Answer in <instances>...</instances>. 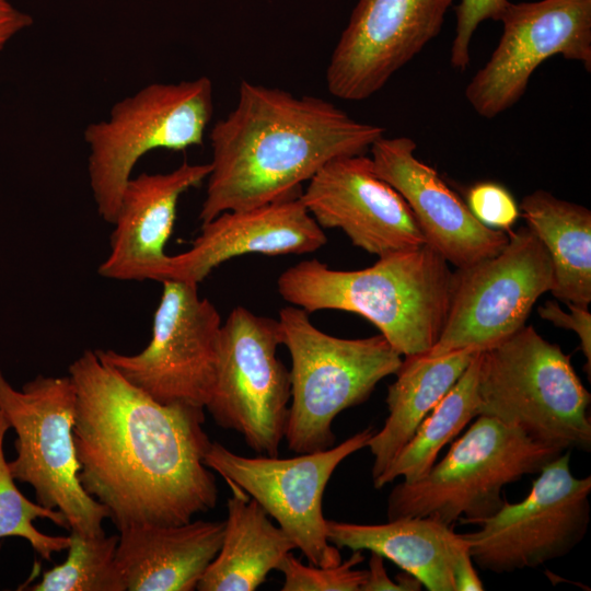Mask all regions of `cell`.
Wrapping results in <instances>:
<instances>
[{
  "mask_svg": "<svg viewBox=\"0 0 591 591\" xmlns=\"http://www.w3.org/2000/svg\"><path fill=\"white\" fill-rule=\"evenodd\" d=\"M477 352L465 348L440 356L422 354L404 357L395 373L396 380L387 389L385 402L389 416L367 445L373 456V479L387 468Z\"/></svg>",
  "mask_w": 591,
  "mask_h": 591,
  "instance_id": "obj_23",
  "label": "cell"
},
{
  "mask_svg": "<svg viewBox=\"0 0 591 591\" xmlns=\"http://www.w3.org/2000/svg\"><path fill=\"white\" fill-rule=\"evenodd\" d=\"M479 415L514 426L560 450H591V395L561 348L523 326L479 351Z\"/></svg>",
  "mask_w": 591,
  "mask_h": 591,
  "instance_id": "obj_4",
  "label": "cell"
},
{
  "mask_svg": "<svg viewBox=\"0 0 591 591\" xmlns=\"http://www.w3.org/2000/svg\"><path fill=\"white\" fill-rule=\"evenodd\" d=\"M278 321L235 306L222 323L212 395L215 422L259 455L278 456L290 404L289 370L277 357Z\"/></svg>",
  "mask_w": 591,
  "mask_h": 591,
  "instance_id": "obj_9",
  "label": "cell"
},
{
  "mask_svg": "<svg viewBox=\"0 0 591 591\" xmlns=\"http://www.w3.org/2000/svg\"><path fill=\"white\" fill-rule=\"evenodd\" d=\"M509 0H461L455 8L456 25L451 46L453 68L465 70L470 63V46L478 25L486 20L499 21Z\"/></svg>",
  "mask_w": 591,
  "mask_h": 591,
  "instance_id": "obj_30",
  "label": "cell"
},
{
  "mask_svg": "<svg viewBox=\"0 0 591 591\" xmlns=\"http://www.w3.org/2000/svg\"><path fill=\"white\" fill-rule=\"evenodd\" d=\"M453 1L358 0L329 58V93L362 101L379 92L438 36Z\"/></svg>",
  "mask_w": 591,
  "mask_h": 591,
  "instance_id": "obj_15",
  "label": "cell"
},
{
  "mask_svg": "<svg viewBox=\"0 0 591 591\" xmlns=\"http://www.w3.org/2000/svg\"><path fill=\"white\" fill-rule=\"evenodd\" d=\"M32 24L30 14L15 8L10 0H0V56L10 40Z\"/></svg>",
  "mask_w": 591,
  "mask_h": 591,
  "instance_id": "obj_33",
  "label": "cell"
},
{
  "mask_svg": "<svg viewBox=\"0 0 591 591\" xmlns=\"http://www.w3.org/2000/svg\"><path fill=\"white\" fill-rule=\"evenodd\" d=\"M520 216L546 248L554 268L552 293L566 303L591 302V211L546 190L523 197Z\"/></svg>",
  "mask_w": 591,
  "mask_h": 591,
  "instance_id": "obj_24",
  "label": "cell"
},
{
  "mask_svg": "<svg viewBox=\"0 0 591 591\" xmlns=\"http://www.w3.org/2000/svg\"><path fill=\"white\" fill-rule=\"evenodd\" d=\"M591 476L577 478L570 451L546 464L519 502L505 501L491 517L461 533L473 563L484 571L513 572L536 568L568 555L587 534Z\"/></svg>",
  "mask_w": 591,
  "mask_h": 591,
  "instance_id": "obj_10",
  "label": "cell"
},
{
  "mask_svg": "<svg viewBox=\"0 0 591 591\" xmlns=\"http://www.w3.org/2000/svg\"><path fill=\"white\" fill-rule=\"evenodd\" d=\"M507 233L497 255L454 271L448 316L427 355L482 351L502 341L525 326L534 303L554 288L551 257L534 232L525 225Z\"/></svg>",
  "mask_w": 591,
  "mask_h": 591,
  "instance_id": "obj_11",
  "label": "cell"
},
{
  "mask_svg": "<svg viewBox=\"0 0 591 591\" xmlns=\"http://www.w3.org/2000/svg\"><path fill=\"white\" fill-rule=\"evenodd\" d=\"M76 387L69 375H37L22 390L0 370V410L16 433V457L9 462L15 480L30 484L36 502L66 518L69 530L85 536L105 534L107 509L81 486L72 438Z\"/></svg>",
  "mask_w": 591,
  "mask_h": 591,
  "instance_id": "obj_8",
  "label": "cell"
},
{
  "mask_svg": "<svg viewBox=\"0 0 591 591\" xmlns=\"http://www.w3.org/2000/svg\"><path fill=\"white\" fill-rule=\"evenodd\" d=\"M327 239L300 196L263 206L224 211L201 223L190 247L169 255L158 280L198 285L221 264L246 254H309Z\"/></svg>",
  "mask_w": 591,
  "mask_h": 591,
  "instance_id": "obj_18",
  "label": "cell"
},
{
  "mask_svg": "<svg viewBox=\"0 0 591 591\" xmlns=\"http://www.w3.org/2000/svg\"><path fill=\"white\" fill-rule=\"evenodd\" d=\"M384 132L324 99L242 80L235 107L209 134L211 170L199 220L300 196L322 166L363 154Z\"/></svg>",
  "mask_w": 591,
  "mask_h": 591,
  "instance_id": "obj_2",
  "label": "cell"
},
{
  "mask_svg": "<svg viewBox=\"0 0 591 591\" xmlns=\"http://www.w3.org/2000/svg\"><path fill=\"white\" fill-rule=\"evenodd\" d=\"M212 114V81L202 76L150 83L116 102L106 119L88 125V175L100 217L112 224L123 190L144 154L201 146Z\"/></svg>",
  "mask_w": 591,
  "mask_h": 591,
  "instance_id": "obj_7",
  "label": "cell"
},
{
  "mask_svg": "<svg viewBox=\"0 0 591 591\" xmlns=\"http://www.w3.org/2000/svg\"><path fill=\"white\" fill-rule=\"evenodd\" d=\"M373 433L372 428H366L337 447L287 459L243 456L211 442L204 462L274 518L309 564L332 567L341 561V556L327 537L324 491L336 467L366 448Z\"/></svg>",
  "mask_w": 591,
  "mask_h": 591,
  "instance_id": "obj_13",
  "label": "cell"
},
{
  "mask_svg": "<svg viewBox=\"0 0 591 591\" xmlns=\"http://www.w3.org/2000/svg\"><path fill=\"white\" fill-rule=\"evenodd\" d=\"M66 560L43 573L33 591H126L116 564L118 534L69 535Z\"/></svg>",
  "mask_w": 591,
  "mask_h": 591,
  "instance_id": "obj_26",
  "label": "cell"
},
{
  "mask_svg": "<svg viewBox=\"0 0 591 591\" xmlns=\"http://www.w3.org/2000/svg\"><path fill=\"white\" fill-rule=\"evenodd\" d=\"M210 170V163L184 162L167 173L131 176L112 222L109 253L99 274L119 281H157L169 256L165 245L173 232L178 199L200 186Z\"/></svg>",
  "mask_w": 591,
  "mask_h": 591,
  "instance_id": "obj_19",
  "label": "cell"
},
{
  "mask_svg": "<svg viewBox=\"0 0 591 591\" xmlns=\"http://www.w3.org/2000/svg\"><path fill=\"white\" fill-rule=\"evenodd\" d=\"M420 589L421 583L407 572L398 576L396 582L392 581L384 568V558L376 553H371L369 569H367L360 591H418Z\"/></svg>",
  "mask_w": 591,
  "mask_h": 591,
  "instance_id": "obj_32",
  "label": "cell"
},
{
  "mask_svg": "<svg viewBox=\"0 0 591 591\" xmlns=\"http://www.w3.org/2000/svg\"><path fill=\"white\" fill-rule=\"evenodd\" d=\"M499 21L498 45L464 92L479 116L495 118L518 103L533 72L553 56L591 70V0L509 1Z\"/></svg>",
  "mask_w": 591,
  "mask_h": 591,
  "instance_id": "obj_14",
  "label": "cell"
},
{
  "mask_svg": "<svg viewBox=\"0 0 591 591\" xmlns=\"http://www.w3.org/2000/svg\"><path fill=\"white\" fill-rule=\"evenodd\" d=\"M9 429L10 425L0 410V538H24L42 558L51 560L53 554L67 551L70 538L47 535L35 528L34 521L48 519L67 530L69 525L60 511L31 501L16 487L4 456V438Z\"/></svg>",
  "mask_w": 591,
  "mask_h": 591,
  "instance_id": "obj_27",
  "label": "cell"
},
{
  "mask_svg": "<svg viewBox=\"0 0 591 591\" xmlns=\"http://www.w3.org/2000/svg\"><path fill=\"white\" fill-rule=\"evenodd\" d=\"M466 205L484 225L509 231L520 217V209L510 192L495 182H479L466 195Z\"/></svg>",
  "mask_w": 591,
  "mask_h": 591,
  "instance_id": "obj_29",
  "label": "cell"
},
{
  "mask_svg": "<svg viewBox=\"0 0 591 591\" xmlns=\"http://www.w3.org/2000/svg\"><path fill=\"white\" fill-rule=\"evenodd\" d=\"M224 522L139 524L119 530L116 564L128 591H193L217 556Z\"/></svg>",
  "mask_w": 591,
  "mask_h": 591,
  "instance_id": "obj_20",
  "label": "cell"
},
{
  "mask_svg": "<svg viewBox=\"0 0 591 591\" xmlns=\"http://www.w3.org/2000/svg\"><path fill=\"white\" fill-rule=\"evenodd\" d=\"M465 541V540H464ZM468 546H464L457 554L453 566L454 591H480L484 584L473 566Z\"/></svg>",
  "mask_w": 591,
  "mask_h": 591,
  "instance_id": "obj_34",
  "label": "cell"
},
{
  "mask_svg": "<svg viewBox=\"0 0 591 591\" xmlns=\"http://www.w3.org/2000/svg\"><path fill=\"white\" fill-rule=\"evenodd\" d=\"M231 489L222 544L197 584L199 591H254L297 548L254 499Z\"/></svg>",
  "mask_w": 591,
  "mask_h": 591,
  "instance_id": "obj_22",
  "label": "cell"
},
{
  "mask_svg": "<svg viewBox=\"0 0 591 591\" xmlns=\"http://www.w3.org/2000/svg\"><path fill=\"white\" fill-rule=\"evenodd\" d=\"M454 271L428 243L378 257L358 270H337L313 258L282 271L280 297L306 313L338 310L361 315L403 357L427 354L444 326Z\"/></svg>",
  "mask_w": 591,
  "mask_h": 591,
  "instance_id": "obj_3",
  "label": "cell"
},
{
  "mask_svg": "<svg viewBox=\"0 0 591 591\" xmlns=\"http://www.w3.org/2000/svg\"><path fill=\"white\" fill-rule=\"evenodd\" d=\"M568 312L553 301L545 302L537 309L538 315L558 327L575 332L580 340V347L587 360L586 371L591 374V313L588 306L567 303Z\"/></svg>",
  "mask_w": 591,
  "mask_h": 591,
  "instance_id": "obj_31",
  "label": "cell"
},
{
  "mask_svg": "<svg viewBox=\"0 0 591 591\" xmlns=\"http://www.w3.org/2000/svg\"><path fill=\"white\" fill-rule=\"evenodd\" d=\"M478 355L422 420L410 440L402 448L373 486L381 489L396 478L405 483L425 476L433 466L441 449L478 416Z\"/></svg>",
  "mask_w": 591,
  "mask_h": 591,
  "instance_id": "obj_25",
  "label": "cell"
},
{
  "mask_svg": "<svg viewBox=\"0 0 591 591\" xmlns=\"http://www.w3.org/2000/svg\"><path fill=\"white\" fill-rule=\"evenodd\" d=\"M406 136L379 138L370 148L375 173L407 202L426 242L457 269L497 255L508 233L484 225L439 176L416 157Z\"/></svg>",
  "mask_w": 591,
  "mask_h": 591,
  "instance_id": "obj_17",
  "label": "cell"
},
{
  "mask_svg": "<svg viewBox=\"0 0 591 591\" xmlns=\"http://www.w3.org/2000/svg\"><path fill=\"white\" fill-rule=\"evenodd\" d=\"M364 559L361 551L336 566L304 565L289 553L279 566L283 575L281 591H360L367 570L355 569Z\"/></svg>",
  "mask_w": 591,
  "mask_h": 591,
  "instance_id": "obj_28",
  "label": "cell"
},
{
  "mask_svg": "<svg viewBox=\"0 0 591 591\" xmlns=\"http://www.w3.org/2000/svg\"><path fill=\"white\" fill-rule=\"evenodd\" d=\"M300 199L322 229H340L355 246L378 257L427 243L407 202L364 154L326 163Z\"/></svg>",
  "mask_w": 591,
  "mask_h": 591,
  "instance_id": "obj_16",
  "label": "cell"
},
{
  "mask_svg": "<svg viewBox=\"0 0 591 591\" xmlns=\"http://www.w3.org/2000/svg\"><path fill=\"white\" fill-rule=\"evenodd\" d=\"M327 537L339 549L381 555L430 591H454V561L466 546L452 526L431 517H405L383 524L327 520Z\"/></svg>",
  "mask_w": 591,
  "mask_h": 591,
  "instance_id": "obj_21",
  "label": "cell"
},
{
  "mask_svg": "<svg viewBox=\"0 0 591 591\" xmlns=\"http://www.w3.org/2000/svg\"><path fill=\"white\" fill-rule=\"evenodd\" d=\"M69 376L78 477L118 531L183 524L216 507V478L204 462L211 445L204 407L157 402L95 350L77 358Z\"/></svg>",
  "mask_w": 591,
  "mask_h": 591,
  "instance_id": "obj_1",
  "label": "cell"
},
{
  "mask_svg": "<svg viewBox=\"0 0 591 591\" xmlns=\"http://www.w3.org/2000/svg\"><path fill=\"white\" fill-rule=\"evenodd\" d=\"M277 321L291 358L283 439L297 454L326 450L335 443L336 416L367 401L382 379L395 374L402 355L381 334L355 339L328 335L290 304Z\"/></svg>",
  "mask_w": 591,
  "mask_h": 591,
  "instance_id": "obj_5",
  "label": "cell"
},
{
  "mask_svg": "<svg viewBox=\"0 0 591 591\" xmlns=\"http://www.w3.org/2000/svg\"><path fill=\"white\" fill-rule=\"evenodd\" d=\"M151 338L136 355L95 352L132 385L161 404L206 407L215 387L221 317L198 285L166 280Z\"/></svg>",
  "mask_w": 591,
  "mask_h": 591,
  "instance_id": "obj_12",
  "label": "cell"
},
{
  "mask_svg": "<svg viewBox=\"0 0 591 591\" xmlns=\"http://www.w3.org/2000/svg\"><path fill=\"white\" fill-rule=\"evenodd\" d=\"M563 451L541 444L519 428L479 415L421 478L397 484L387 498V520L431 517L452 526L495 514L502 488L540 471Z\"/></svg>",
  "mask_w": 591,
  "mask_h": 591,
  "instance_id": "obj_6",
  "label": "cell"
}]
</instances>
